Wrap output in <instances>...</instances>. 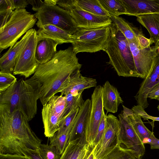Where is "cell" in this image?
I'll use <instances>...</instances> for the list:
<instances>
[{"label": "cell", "instance_id": "1", "mask_svg": "<svg viewBox=\"0 0 159 159\" xmlns=\"http://www.w3.org/2000/svg\"><path fill=\"white\" fill-rule=\"evenodd\" d=\"M42 141L20 111L0 104V153L24 155L27 149L38 150Z\"/></svg>", "mask_w": 159, "mask_h": 159}, {"label": "cell", "instance_id": "2", "mask_svg": "<svg viewBox=\"0 0 159 159\" xmlns=\"http://www.w3.org/2000/svg\"><path fill=\"white\" fill-rule=\"evenodd\" d=\"M72 47L57 51L55 56L45 63L39 64L32 77L41 85L39 100L43 106L60 90L66 81L75 71L80 70L79 63Z\"/></svg>", "mask_w": 159, "mask_h": 159}, {"label": "cell", "instance_id": "3", "mask_svg": "<svg viewBox=\"0 0 159 159\" xmlns=\"http://www.w3.org/2000/svg\"><path fill=\"white\" fill-rule=\"evenodd\" d=\"M41 89L40 84L33 77L21 78L0 93V104H7L11 110L20 111L29 121L37 114Z\"/></svg>", "mask_w": 159, "mask_h": 159}, {"label": "cell", "instance_id": "4", "mask_svg": "<svg viewBox=\"0 0 159 159\" xmlns=\"http://www.w3.org/2000/svg\"><path fill=\"white\" fill-rule=\"evenodd\" d=\"M119 76L139 77L129 42L114 23L109 25L107 46L104 50Z\"/></svg>", "mask_w": 159, "mask_h": 159}, {"label": "cell", "instance_id": "5", "mask_svg": "<svg viewBox=\"0 0 159 159\" xmlns=\"http://www.w3.org/2000/svg\"><path fill=\"white\" fill-rule=\"evenodd\" d=\"M37 20L34 14L25 9L15 10L0 32V52L8 47L12 48L23 35L32 28Z\"/></svg>", "mask_w": 159, "mask_h": 159}, {"label": "cell", "instance_id": "6", "mask_svg": "<svg viewBox=\"0 0 159 159\" xmlns=\"http://www.w3.org/2000/svg\"><path fill=\"white\" fill-rule=\"evenodd\" d=\"M109 31V26L90 29L78 28L72 35L74 52L77 54L104 51L107 46Z\"/></svg>", "mask_w": 159, "mask_h": 159}, {"label": "cell", "instance_id": "7", "mask_svg": "<svg viewBox=\"0 0 159 159\" xmlns=\"http://www.w3.org/2000/svg\"><path fill=\"white\" fill-rule=\"evenodd\" d=\"M34 15L38 20L36 25L39 28L51 25L63 30L70 35L78 30L77 25L69 12L57 5L44 4Z\"/></svg>", "mask_w": 159, "mask_h": 159}, {"label": "cell", "instance_id": "8", "mask_svg": "<svg viewBox=\"0 0 159 159\" xmlns=\"http://www.w3.org/2000/svg\"><path fill=\"white\" fill-rule=\"evenodd\" d=\"M122 107L123 110L118 115L119 144L123 148L142 158L145 152L144 144L133 128L128 114L127 108L124 105Z\"/></svg>", "mask_w": 159, "mask_h": 159}, {"label": "cell", "instance_id": "9", "mask_svg": "<svg viewBox=\"0 0 159 159\" xmlns=\"http://www.w3.org/2000/svg\"><path fill=\"white\" fill-rule=\"evenodd\" d=\"M66 103L64 96L55 95L43 106L42 117L44 134L46 137H52L59 130L60 123L64 114Z\"/></svg>", "mask_w": 159, "mask_h": 159}, {"label": "cell", "instance_id": "10", "mask_svg": "<svg viewBox=\"0 0 159 159\" xmlns=\"http://www.w3.org/2000/svg\"><path fill=\"white\" fill-rule=\"evenodd\" d=\"M38 37L37 31L30 29V33L25 46L18 55L13 74L28 78L35 72L39 65L35 58Z\"/></svg>", "mask_w": 159, "mask_h": 159}, {"label": "cell", "instance_id": "11", "mask_svg": "<svg viewBox=\"0 0 159 159\" xmlns=\"http://www.w3.org/2000/svg\"><path fill=\"white\" fill-rule=\"evenodd\" d=\"M128 42L139 77L144 79L152 70L156 57L159 55V46L142 48L137 37Z\"/></svg>", "mask_w": 159, "mask_h": 159}, {"label": "cell", "instance_id": "12", "mask_svg": "<svg viewBox=\"0 0 159 159\" xmlns=\"http://www.w3.org/2000/svg\"><path fill=\"white\" fill-rule=\"evenodd\" d=\"M102 93V86L99 85L95 87L91 95V107L87 121L85 132L87 143L91 147H93V142L104 112Z\"/></svg>", "mask_w": 159, "mask_h": 159}, {"label": "cell", "instance_id": "13", "mask_svg": "<svg viewBox=\"0 0 159 159\" xmlns=\"http://www.w3.org/2000/svg\"><path fill=\"white\" fill-rule=\"evenodd\" d=\"M119 120L112 114L106 115V125L102 136L93 149L94 159H102L119 144Z\"/></svg>", "mask_w": 159, "mask_h": 159}, {"label": "cell", "instance_id": "14", "mask_svg": "<svg viewBox=\"0 0 159 159\" xmlns=\"http://www.w3.org/2000/svg\"><path fill=\"white\" fill-rule=\"evenodd\" d=\"M69 12L78 28H98L109 26L112 22L110 16L92 14L83 10L76 5Z\"/></svg>", "mask_w": 159, "mask_h": 159}, {"label": "cell", "instance_id": "15", "mask_svg": "<svg viewBox=\"0 0 159 159\" xmlns=\"http://www.w3.org/2000/svg\"><path fill=\"white\" fill-rule=\"evenodd\" d=\"M97 84L96 79L83 76L80 70H78L69 77L63 84L60 93L62 96L68 93L73 96H76L85 89L96 87Z\"/></svg>", "mask_w": 159, "mask_h": 159}, {"label": "cell", "instance_id": "16", "mask_svg": "<svg viewBox=\"0 0 159 159\" xmlns=\"http://www.w3.org/2000/svg\"><path fill=\"white\" fill-rule=\"evenodd\" d=\"M91 104V100L88 99L85 101L80 108L70 133L69 142L77 140L82 144H87L85 137V132Z\"/></svg>", "mask_w": 159, "mask_h": 159}, {"label": "cell", "instance_id": "17", "mask_svg": "<svg viewBox=\"0 0 159 159\" xmlns=\"http://www.w3.org/2000/svg\"><path fill=\"white\" fill-rule=\"evenodd\" d=\"M126 11L125 15L137 16L159 13V0H120Z\"/></svg>", "mask_w": 159, "mask_h": 159}, {"label": "cell", "instance_id": "18", "mask_svg": "<svg viewBox=\"0 0 159 159\" xmlns=\"http://www.w3.org/2000/svg\"><path fill=\"white\" fill-rule=\"evenodd\" d=\"M30 33V29L0 57V71L13 73L17 58L25 44Z\"/></svg>", "mask_w": 159, "mask_h": 159}, {"label": "cell", "instance_id": "19", "mask_svg": "<svg viewBox=\"0 0 159 159\" xmlns=\"http://www.w3.org/2000/svg\"><path fill=\"white\" fill-rule=\"evenodd\" d=\"M102 101L104 109L107 113H115L120 104L123 102L117 89L106 81L102 86Z\"/></svg>", "mask_w": 159, "mask_h": 159}, {"label": "cell", "instance_id": "20", "mask_svg": "<svg viewBox=\"0 0 159 159\" xmlns=\"http://www.w3.org/2000/svg\"><path fill=\"white\" fill-rule=\"evenodd\" d=\"M58 43L49 38L38 39L36 50V59L39 63L43 64L51 60L57 53V47Z\"/></svg>", "mask_w": 159, "mask_h": 159}, {"label": "cell", "instance_id": "21", "mask_svg": "<svg viewBox=\"0 0 159 159\" xmlns=\"http://www.w3.org/2000/svg\"><path fill=\"white\" fill-rule=\"evenodd\" d=\"M38 39L49 38L57 42L59 44L73 42L72 35L56 26L48 25L39 28L37 31Z\"/></svg>", "mask_w": 159, "mask_h": 159}, {"label": "cell", "instance_id": "22", "mask_svg": "<svg viewBox=\"0 0 159 159\" xmlns=\"http://www.w3.org/2000/svg\"><path fill=\"white\" fill-rule=\"evenodd\" d=\"M137 21L148 31L150 39L155 45L159 46V13L140 15Z\"/></svg>", "mask_w": 159, "mask_h": 159}, {"label": "cell", "instance_id": "23", "mask_svg": "<svg viewBox=\"0 0 159 159\" xmlns=\"http://www.w3.org/2000/svg\"><path fill=\"white\" fill-rule=\"evenodd\" d=\"M127 110L129 117L137 134L143 144H149L152 139L155 137L153 132L145 126L140 116L128 108Z\"/></svg>", "mask_w": 159, "mask_h": 159}, {"label": "cell", "instance_id": "24", "mask_svg": "<svg viewBox=\"0 0 159 159\" xmlns=\"http://www.w3.org/2000/svg\"><path fill=\"white\" fill-rule=\"evenodd\" d=\"M113 23L121 32L128 41H132L139 35H143L141 30L135 27L121 17L110 16Z\"/></svg>", "mask_w": 159, "mask_h": 159}, {"label": "cell", "instance_id": "25", "mask_svg": "<svg viewBox=\"0 0 159 159\" xmlns=\"http://www.w3.org/2000/svg\"><path fill=\"white\" fill-rule=\"evenodd\" d=\"M89 146L88 144H82L77 140L70 142L60 159H80L86 154Z\"/></svg>", "mask_w": 159, "mask_h": 159}, {"label": "cell", "instance_id": "26", "mask_svg": "<svg viewBox=\"0 0 159 159\" xmlns=\"http://www.w3.org/2000/svg\"><path fill=\"white\" fill-rule=\"evenodd\" d=\"M76 5L83 10L92 14L110 16L101 6L98 0H77Z\"/></svg>", "mask_w": 159, "mask_h": 159}, {"label": "cell", "instance_id": "27", "mask_svg": "<svg viewBox=\"0 0 159 159\" xmlns=\"http://www.w3.org/2000/svg\"><path fill=\"white\" fill-rule=\"evenodd\" d=\"M101 5L110 16L125 14L126 11L120 0H98Z\"/></svg>", "mask_w": 159, "mask_h": 159}, {"label": "cell", "instance_id": "28", "mask_svg": "<svg viewBox=\"0 0 159 159\" xmlns=\"http://www.w3.org/2000/svg\"><path fill=\"white\" fill-rule=\"evenodd\" d=\"M70 135V132L57 131L53 136L50 138V144L55 147L61 155L68 144Z\"/></svg>", "mask_w": 159, "mask_h": 159}, {"label": "cell", "instance_id": "29", "mask_svg": "<svg viewBox=\"0 0 159 159\" xmlns=\"http://www.w3.org/2000/svg\"><path fill=\"white\" fill-rule=\"evenodd\" d=\"M102 159H141L118 144Z\"/></svg>", "mask_w": 159, "mask_h": 159}, {"label": "cell", "instance_id": "30", "mask_svg": "<svg viewBox=\"0 0 159 159\" xmlns=\"http://www.w3.org/2000/svg\"><path fill=\"white\" fill-rule=\"evenodd\" d=\"M80 92L76 96H73L70 93L66 94L64 96L66 98V107L64 116L62 118L68 114L72 110L80 108L84 101L83 99L82 93Z\"/></svg>", "mask_w": 159, "mask_h": 159}, {"label": "cell", "instance_id": "31", "mask_svg": "<svg viewBox=\"0 0 159 159\" xmlns=\"http://www.w3.org/2000/svg\"><path fill=\"white\" fill-rule=\"evenodd\" d=\"M80 109V108H77L72 110L66 116L62 118L58 132H68L70 133Z\"/></svg>", "mask_w": 159, "mask_h": 159}, {"label": "cell", "instance_id": "32", "mask_svg": "<svg viewBox=\"0 0 159 159\" xmlns=\"http://www.w3.org/2000/svg\"><path fill=\"white\" fill-rule=\"evenodd\" d=\"M38 150L43 159H60L61 157L55 147L50 144L41 143Z\"/></svg>", "mask_w": 159, "mask_h": 159}, {"label": "cell", "instance_id": "33", "mask_svg": "<svg viewBox=\"0 0 159 159\" xmlns=\"http://www.w3.org/2000/svg\"><path fill=\"white\" fill-rule=\"evenodd\" d=\"M17 81L12 73L0 71V93L6 90Z\"/></svg>", "mask_w": 159, "mask_h": 159}, {"label": "cell", "instance_id": "34", "mask_svg": "<svg viewBox=\"0 0 159 159\" xmlns=\"http://www.w3.org/2000/svg\"><path fill=\"white\" fill-rule=\"evenodd\" d=\"M131 110L134 113L140 116L144 120L149 119L154 121H159V117L153 116L148 115L145 111L144 109L140 105L134 106Z\"/></svg>", "mask_w": 159, "mask_h": 159}, {"label": "cell", "instance_id": "35", "mask_svg": "<svg viewBox=\"0 0 159 159\" xmlns=\"http://www.w3.org/2000/svg\"><path fill=\"white\" fill-rule=\"evenodd\" d=\"M106 115L104 112L95 138L93 142V147L98 143L102 136L105 127Z\"/></svg>", "mask_w": 159, "mask_h": 159}, {"label": "cell", "instance_id": "36", "mask_svg": "<svg viewBox=\"0 0 159 159\" xmlns=\"http://www.w3.org/2000/svg\"><path fill=\"white\" fill-rule=\"evenodd\" d=\"M13 11L9 9L0 12V32H1L6 24L10 19Z\"/></svg>", "mask_w": 159, "mask_h": 159}, {"label": "cell", "instance_id": "37", "mask_svg": "<svg viewBox=\"0 0 159 159\" xmlns=\"http://www.w3.org/2000/svg\"><path fill=\"white\" fill-rule=\"evenodd\" d=\"M77 1V0H57V5L69 11L76 6Z\"/></svg>", "mask_w": 159, "mask_h": 159}, {"label": "cell", "instance_id": "38", "mask_svg": "<svg viewBox=\"0 0 159 159\" xmlns=\"http://www.w3.org/2000/svg\"><path fill=\"white\" fill-rule=\"evenodd\" d=\"M12 9L14 11L16 9H25L28 3L27 0H10Z\"/></svg>", "mask_w": 159, "mask_h": 159}, {"label": "cell", "instance_id": "39", "mask_svg": "<svg viewBox=\"0 0 159 159\" xmlns=\"http://www.w3.org/2000/svg\"><path fill=\"white\" fill-rule=\"evenodd\" d=\"M0 159H30L26 156L16 154L0 153Z\"/></svg>", "mask_w": 159, "mask_h": 159}, {"label": "cell", "instance_id": "40", "mask_svg": "<svg viewBox=\"0 0 159 159\" xmlns=\"http://www.w3.org/2000/svg\"><path fill=\"white\" fill-rule=\"evenodd\" d=\"M24 155L29 157L30 159H43L38 150L28 149L24 152Z\"/></svg>", "mask_w": 159, "mask_h": 159}, {"label": "cell", "instance_id": "41", "mask_svg": "<svg viewBox=\"0 0 159 159\" xmlns=\"http://www.w3.org/2000/svg\"><path fill=\"white\" fill-rule=\"evenodd\" d=\"M137 38L139 43L142 48H146L152 44L150 39L146 38L144 35H139L137 37Z\"/></svg>", "mask_w": 159, "mask_h": 159}, {"label": "cell", "instance_id": "42", "mask_svg": "<svg viewBox=\"0 0 159 159\" xmlns=\"http://www.w3.org/2000/svg\"><path fill=\"white\" fill-rule=\"evenodd\" d=\"M148 98L159 101V83L157 84L151 89L148 95Z\"/></svg>", "mask_w": 159, "mask_h": 159}, {"label": "cell", "instance_id": "43", "mask_svg": "<svg viewBox=\"0 0 159 159\" xmlns=\"http://www.w3.org/2000/svg\"><path fill=\"white\" fill-rule=\"evenodd\" d=\"M29 4L32 6V9L37 12L44 4L43 1L41 0H27Z\"/></svg>", "mask_w": 159, "mask_h": 159}, {"label": "cell", "instance_id": "44", "mask_svg": "<svg viewBox=\"0 0 159 159\" xmlns=\"http://www.w3.org/2000/svg\"><path fill=\"white\" fill-rule=\"evenodd\" d=\"M9 9L12 10L10 0H0V12L5 11Z\"/></svg>", "mask_w": 159, "mask_h": 159}, {"label": "cell", "instance_id": "45", "mask_svg": "<svg viewBox=\"0 0 159 159\" xmlns=\"http://www.w3.org/2000/svg\"><path fill=\"white\" fill-rule=\"evenodd\" d=\"M149 144L151 149H159V139L156 137L152 139Z\"/></svg>", "mask_w": 159, "mask_h": 159}, {"label": "cell", "instance_id": "46", "mask_svg": "<svg viewBox=\"0 0 159 159\" xmlns=\"http://www.w3.org/2000/svg\"><path fill=\"white\" fill-rule=\"evenodd\" d=\"M151 71L159 74V55L156 57L153 67L150 72Z\"/></svg>", "mask_w": 159, "mask_h": 159}, {"label": "cell", "instance_id": "47", "mask_svg": "<svg viewBox=\"0 0 159 159\" xmlns=\"http://www.w3.org/2000/svg\"><path fill=\"white\" fill-rule=\"evenodd\" d=\"M93 147L89 146L88 151L83 159H94L93 151Z\"/></svg>", "mask_w": 159, "mask_h": 159}, {"label": "cell", "instance_id": "48", "mask_svg": "<svg viewBox=\"0 0 159 159\" xmlns=\"http://www.w3.org/2000/svg\"><path fill=\"white\" fill-rule=\"evenodd\" d=\"M57 0H45L43 1L47 5H57Z\"/></svg>", "mask_w": 159, "mask_h": 159}, {"label": "cell", "instance_id": "49", "mask_svg": "<svg viewBox=\"0 0 159 159\" xmlns=\"http://www.w3.org/2000/svg\"><path fill=\"white\" fill-rule=\"evenodd\" d=\"M85 155L83 156V157H82L80 159H83L84 158V157Z\"/></svg>", "mask_w": 159, "mask_h": 159}, {"label": "cell", "instance_id": "50", "mask_svg": "<svg viewBox=\"0 0 159 159\" xmlns=\"http://www.w3.org/2000/svg\"><path fill=\"white\" fill-rule=\"evenodd\" d=\"M157 108L158 111H159V105L157 107Z\"/></svg>", "mask_w": 159, "mask_h": 159}, {"label": "cell", "instance_id": "51", "mask_svg": "<svg viewBox=\"0 0 159 159\" xmlns=\"http://www.w3.org/2000/svg\"><path fill=\"white\" fill-rule=\"evenodd\" d=\"M158 52L159 53V48L158 49Z\"/></svg>", "mask_w": 159, "mask_h": 159}]
</instances>
